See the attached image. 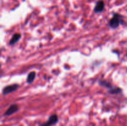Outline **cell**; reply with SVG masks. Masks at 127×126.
I'll list each match as a JSON object with an SVG mask.
<instances>
[{"label": "cell", "mask_w": 127, "mask_h": 126, "mask_svg": "<svg viewBox=\"0 0 127 126\" xmlns=\"http://www.w3.org/2000/svg\"><path fill=\"white\" fill-rule=\"evenodd\" d=\"M124 16L119 13H114L111 19L109 22V25L110 28L116 29L120 25H123L124 21L123 19Z\"/></svg>", "instance_id": "6da1fadb"}, {"label": "cell", "mask_w": 127, "mask_h": 126, "mask_svg": "<svg viewBox=\"0 0 127 126\" xmlns=\"http://www.w3.org/2000/svg\"><path fill=\"white\" fill-rule=\"evenodd\" d=\"M58 122V117L56 114L52 115L49 117L48 121L46 122L43 124H41L39 126H52L57 124Z\"/></svg>", "instance_id": "7a4b0ae2"}, {"label": "cell", "mask_w": 127, "mask_h": 126, "mask_svg": "<svg viewBox=\"0 0 127 126\" xmlns=\"http://www.w3.org/2000/svg\"><path fill=\"white\" fill-rule=\"evenodd\" d=\"M19 87V85L17 84H12V85H7V86H5V87L2 89V95H8V94L11 93L17 90Z\"/></svg>", "instance_id": "3957f363"}, {"label": "cell", "mask_w": 127, "mask_h": 126, "mask_svg": "<svg viewBox=\"0 0 127 126\" xmlns=\"http://www.w3.org/2000/svg\"><path fill=\"white\" fill-rule=\"evenodd\" d=\"M19 111V107L16 104H12L7 108L3 114V116H9L16 113Z\"/></svg>", "instance_id": "277c9868"}, {"label": "cell", "mask_w": 127, "mask_h": 126, "mask_svg": "<svg viewBox=\"0 0 127 126\" xmlns=\"http://www.w3.org/2000/svg\"><path fill=\"white\" fill-rule=\"evenodd\" d=\"M104 7H105V3L103 1L100 0V1H98L97 2L95 3V7L94 8V11L95 13H100L104 11Z\"/></svg>", "instance_id": "5b68a950"}, {"label": "cell", "mask_w": 127, "mask_h": 126, "mask_svg": "<svg viewBox=\"0 0 127 126\" xmlns=\"http://www.w3.org/2000/svg\"><path fill=\"white\" fill-rule=\"evenodd\" d=\"M21 38V34L19 33H16L12 35V37H11V40L9 42V45H14L15 43H16L17 42H18L19 41V40Z\"/></svg>", "instance_id": "8992f818"}, {"label": "cell", "mask_w": 127, "mask_h": 126, "mask_svg": "<svg viewBox=\"0 0 127 126\" xmlns=\"http://www.w3.org/2000/svg\"><path fill=\"white\" fill-rule=\"evenodd\" d=\"M122 92V89L118 86H113L111 89L108 90V93L111 95H117L121 93Z\"/></svg>", "instance_id": "52a82bcc"}, {"label": "cell", "mask_w": 127, "mask_h": 126, "mask_svg": "<svg viewBox=\"0 0 127 126\" xmlns=\"http://www.w3.org/2000/svg\"><path fill=\"white\" fill-rule=\"evenodd\" d=\"M36 77V73L35 72L32 71L28 74L27 75V79H26V82H27V84H32L33 81H34Z\"/></svg>", "instance_id": "ba28073f"}, {"label": "cell", "mask_w": 127, "mask_h": 126, "mask_svg": "<svg viewBox=\"0 0 127 126\" xmlns=\"http://www.w3.org/2000/svg\"><path fill=\"white\" fill-rule=\"evenodd\" d=\"M99 84L102 86H104V87L107 88L108 89H111L113 87V85L110 84L109 82L105 80H100L99 81Z\"/></svg>", "instance_id": "9c48e42d"}]
</instances>
